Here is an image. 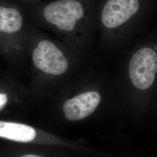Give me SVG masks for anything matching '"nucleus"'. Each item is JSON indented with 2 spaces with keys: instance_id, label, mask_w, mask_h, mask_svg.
I'll list each match as a JSON object with an SVG mask.
<instances>
[{
  "instance_id": "obj_3",
  "label": "nucleus",
  "mask_w": 157,
  "mask_h": 157,
  "mask_svg": "<svg viewBox=\"0 0 157 157\" xmlns=\"http://www.w3.org/2000/svg\"><path fill=\"white\" fill-rule=\"evenodd\" d=\"M157 71V52L150 48L139 50L129 63V76L132 83L140 90H146L151 86Z\"/></svg>"
},
{
  "instance_id": "obj_5",
  "label": "nucleus",
  "mask_w": 157,
  "mask_h": 157,
  "mask_svg": "<svg viewBox=\"0 0 157 157\" xmlns=\"http://www.w3.org/2000/svg\"><path fill=\"white\" fill-rule=\"evenodd\" d=\"M139 7V0H108L102 12V23L108 28H115L126 22Z\"/></svg>"
},
{
  "instance_id": "obj_7",
  "label": "nucleus",
  "mask_w": 157,
  "mask_h": 157,
  "mask_svg": "<svg viewBox=\"0 0 157 157\" xmlns=\"http://www.w3.org/2000/svg\"><path fill=\"white\" fill-rule=\"evenodd\" d=\"M36 136V130L29 126L0 121V137L17 142L29 143L33 140Z\"/></svg>"
},
{
  "instance_id": "obj_2",
  "label": "nucleus",
  "mask_w": 157,
  "mask_h": 157,
  "mask_svg": "<svg viewBox=\"0 0 157 157\" xmlns=\"http://www.w3.org/2000/svg\"><path fill=\"white\" fill-rule=\"evenodd\" d=\"M84 9L76 0H58L45 6L43 15L45 21L60 30L71 31L84 16Z\"/></svg>"
},
{
  "instance_id": "obj_1",
  "label": "nucleus",
  "mask_w": 157,
  "mask_h": 157,
  "mask_svg": "<svg viewBox=\"0 0 157 157\" xmlns=\"http://www.w3.org/2000/svg\"><path fill=\"white\" fill-rule=\"evenodd\" d=\"M25 21L17 8L0 5V56L14 72L25 51Z\"/></svg>"
},
{
  "instance_id": "obj_9",
  "label": "nucleus",
  "mask_w": 157,
  "mask_h": 157,
  "mask_svg": "<svg viewBox=\"0 0 157 157\" xmlns=\"http://www.w3.org/2000/svg\"><path fill=\"white\" fill-rule=\"evenodd\" d=\"M22 157H41L38 156V155H32V154H29V155H24Z\"/></svg>"
},
{
  "instance_id": "obj_4",
  "label": "nucleus",
  "mask_w": 157,
  "mask_h": 157,
  "mask_svg": "<svg viewBox=\"0 0 157 157\" xmlns=\"http://www.w3.org/2000/svg\"><path fill=\"white\" fill-rule=\"evenodd\" d=\"M32 58L34 67L47 75H61L68 68V63L62 51L48 40H41L36 44Z\"/></svg>"
},
{
  "instance_id": "obj_8",
  "label": "nucleus",
  "mask_w": 157,
  "mask_h": 157,
  "mask_svg": "<svg viewBox=\"0 0 157 157\" xmlns=\"http://www.w3.org/2000/svg\"><path fill=\"white\" fill-rule=\"evenodd\" d=\"M9 100L10 97L6 92L0 91V111L6 107Z\"/></svg>"
},
{
  "instance_id": "obj_6",
  "label": "nucleus",
  "mask_w": 157,
  "mask_h": 157,
  "mask_svg": "<svg viewBox=\"0 0 157 157\" xmlns=\"http://www.w3.org/2000/svg\"><path fill=\"white\" fill-rule=\"evenodd\" d=\"M100 101L101 95L95 91L83 93L67 100L63 107L65 117L73 121L84 119L95 111Z\"/></svg>"
},
{
  "instance_id": "obj_10",
  "label": "nucleus",
  "mask_w": 157,
  "mask_h": 157,
  "mask_svg": "<svg viewBox=\"0 0 157 157\" xmlns=\"http://www.w3.org/2000/svg\"><path fill=\"white\" fill-rule=\"evenodd\" d=\"M1 73H2V72H1V69H0V74H1Z\"/></svg>"
}]
</instances>
